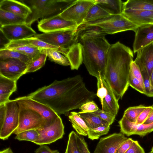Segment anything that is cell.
Here are the masks:
<instances>
[{"mask_svg": "<svg viewBox=\"0 0 153 153\" xmlns=\"http://www.w3.org/2000/svg\"><path fill=\"white\" fill-rule=\"evenodd\" d=\"M128 138L121 133H114L101 138L94 153H116L120 145Z\"/></svg>", "mask_w": 153, "mask_h": 153, "instance_id": "obj_15", "label": "cell"}, {"mask_svg": "<svg viewBox=\"0 0 153 153\" xmlns=\"http://www.w3.org/2000/svg\"><path fill=\"white\" fill-rule=\"evenodd\" d=\"M98 108L96 103L93 100L87 102L83 104L79 108L81 113H93L98 110Z\"/></svg>", "mask_w": 153, "mask_h": 153, "instance_id": "obj_43", "label": "cell"}, {"mask_svg": "<svg viewBox=\"0 0 153 153\" xmlns=\"http://www.w3.org/2000/svg\"><path fill=\"white\" fill-rule=\"evenodd\" d=\"M92 113L107 122L110 125H111L113 123L116 117L113 114L105 112L100 108Z\"/></svg>", "mask_w": 153, "mask_h": 153, "instance_id": "obj_42", "label": "cell"}, {"mask_svg": "<svg viewBox=\"0 0 153 153\" xmlns=\"http://www.w3.org/2000/svg\"><path fill=\"white\" fill-rule=\"evenodd\" d=\"M95 3L94 0H75L59 14L62 18L82 25L90 7Z\"/></svg>", "mask_w": 153, "mask_h": 153, "instance_id": "obj_10", "label": "cell"}, {"mask_svg": "<svg viewBox=\"0 0 153 153\" xmlns=\"http://www.w3.org/2000/svg\"><path fill=\"white\" fill-rule=\"evenodd\" d=\"M153 123V109L149 114L147 119L143 123L148 124Z\"/></svg>", "mask_w": 153, "mask_h": 153, "instance_id": "obj_50", "label": "cell"}, {"mask_svg": "<svg viewBox=\"0 0 153 153\" xmlns=\"http://www.w3.org/2000/svg\"><path fill=\"white\" fill-rule=\"evenodd\" d=\"M0 153H13L10 148H8L2 151H1Z\"/></svg>", "mask_w": 153, "mask_h": 153, "instance_id": "obj_51", "label": "cell"}, {"mask_svg": "<svg viewBox=\"0 0 153 153\" xmlns=\"http://www.w3.org/2000/svg\"><path fill=\"white\" fill-rule=\"evenodd\" d=\"M134 140L131 138H128L119 147L116 153H125L131 146Z\"/></svg>", "mask_w": 153, "mask_h": 153, "instance_id": "obj_48", "label": "cell"}, {"mask_svg": "<svg viewBox=\"0 0 153 153\" xmlns=\"http://www.w3.org/2000/svg\"><path fill=\"white\" fill-rule=\"evenodd\" d=\"M75 0H21L31 9L32 12L27 17L26 24L30 26L40 18L44 19L59 14Z\"/></svg>", "mask_w": 153, "mask_h": 153, "instance_id": "obj_4", "label": "cell"}, {"mask_svg": "<svg viewBox=\"0 0 153 153\" xmlns=\"http://www.w3.org/2000/svg\"><path fill=\"white\" fill-rule=\"evenodd\" d=\"M39 134L35 130L24 131L17 134L15 139L19 141H27L34 143L39 138Z\"/></svg>", "mask_w": 153, "mask_h": 153, "instance_id": "obj_36", "label": "cell"}, {"mask_svg": "<svg viewBox=\"0 0 153 153\" xmlns=\"http://www.w3.org/2000/svg\"><path fill=\"white\" fill-rule=\"evenodd\" d=\"M133 53L129 47L120 42L111 45L108 52L104 79L118 100L129 86L128 76Z\"/></svg>", "mask_w": 153, "mask_h": 153, "instance_id": "obj_2", "label": "cell"}, {"mask_svg": "<svg viewBox=\"0 0 153 153\" xmlns=\"http://www.w3.org/2000/svg\"><path fill=\"white\" fill-rule=\"evenodd\" d=\"M82 45L83 62L89 74L104 79L108 52L111 45L105 36H82L77 39Z\"/></svg>", "mask_w": 153, "mask_h": 153, "instance_id": "obj_3", "label": "cell"}, {"mask_svg": "<svg viewBox=\"0 0 153 153\" xmlns=\"http://www.w3.org/2000/svg\"><path fill=\"white\" fill-rule=\"evenodd\" d=\"M110 128V126H101L90 128L88 132V138L92 140H97L101 136L106 134Z\"/></svg>", "mask_w": 153, "mask_h": 153, "instance_id": "obj_38", "label": "cell"}, {"mask_svg": "<svg viewBox=\"0 0 153 153\" xmlns=\"http://www.w3.org/2000/svg\"><path fill=\"white\" fill-rule=\"evenodd\" d=\"M0 31L10 42L31 37L36 34L31 27L26 24L1 26Z\"/></svg>", "mask_w": 153, "mask_h": 153, "instance_id": "obj_14", "label": "cell"}, {"mask_svg": "<svg viewBox=\"0 0 153 153\" xmlns=\"http://www.w3.org/2000/svg\"><path fill=\"white\" fill-rule=\"evenodd\" d=\"M18 103L19 105V124L13 134H17L28 130H36L46 123L45 120L38 113Z\"/></svg>", "mask_w": 153, "mask_h": 153, "instance_id": "obj_9", "label": "cell"}, {"mask_svg": "<svg viewBox=\"0 0 153 153\" xmlns=\"http://www.w3.org/2000/svg\"><path fill=\"white\" fill-rule=\"evenodd\" d=\"M123 9L153 11V0H128L123 2Z\"/></svg>", "mask_w": 153, "mask_h": 153, "instance_id": "obj_28", "label": "cell"}, {"mask_svg": "<svg viewBox=\"0 0 153 153\" xmlns=\"http://www.w3.org/2000/svg\"><path fill=\"white\" fill-rule=\"evenodd\" d=\"M110 15L105 10L95 3L89 10L83 24L100 20Z\"/></svg>", "mask_w": 153, "mask_h": 153, "instance_id": "obj_29", "label": "cell"}, {"mask_svg": "<svg viewBox=\"0 0 153 153\" xmlns=\"http://www.w3.org/2000/svg\"><path fill=\"white\" fill-rule=\"evenodd\" d=\"M17 89V81L0 75V105L5 104Z\"/></svg>", "mask_w": 153, "mask_h": 153, "instance_id": "obj_23", "label": "cell"}, {"mask_svg": "<svg viewBox=\"0 0 153 153\" xmlns=\"http://www.w3.org/2000/svg\"><path fill=\"white\" fill-rule=\"evenodd\" d=\"M130 72L135 77L138 79L144 84L141 72L139 67L135 63L134 61H133L131 63Z\"/></svg>", "mask_w": 153, "mask_h": 153, "instance_id": "obj_45", "label": "cell"}, {"mask_svg": "<svg viewBox=\"0 0 153 153\" xmlns=\"http://www.w3.org/2000/svg\"><path fill=\"white\" fill-rule=\"evenodd\" d=\"M0 10L26 18L31 10L27 5L20 1L2 0L0 3Z\"/></svg>", "mask_w": 153, "mask_h": 153, "instance_id": "obj_21", "label": "cell"}, {"mask_svg": "<svg viewBox=\"0 0 153 153\" xmlns=\"http://www.w3.org/2000/svg\"><path fill=\"white\" fill-rule=\"evenodd\" d=\"M76 134L78 144L81 153H90L84 137L77 133Z\"/></svg>", "mask_w": 153, "mask_h": 153, "instance_id": "obj_46", "label": "cell"}, {"mask_svg": "<svg viewBox=\"0 0 153 153\" xmlns=\"http://www.w3.org/2000/svg\"><path fill=\"white\" fill-rule=\"evenodd\" d=\"M140 70H145L150 76L153 69V43L137 52L134 61Z\"/></svg>", "mask_w": 153, "mask_h": 153, "instance_id": "obj_19", "label": "cell"}, {"mask_svg": "<svg viewBox=\"0 0 153 153\" xmlns=\"http://www.w3.org/2000/svg\"><path fill=\"white\" fill-rule=\"evenodd\" d=\"M153 109V106H147L138 116L136 123L138 124H143L147 118L149 114Z\"/></svg>", "mask_w": 153, "mask_h": 153, "instance_id": "obj_44", "label": "cell"}, {"mask_svg": "<svg viewBox=\"0 0 153 153\" xmlns=\"http://www.w3.org/2000/svg\"><path fill=\"white\" fill-rule=\"evenodd\" d=\"M150 80L152 87L153 89V69L150 76Z\"/></svg>", "mask_w": 153, "mask_h": 153, "instance_id": "obj_52", "label": "cell"}, {"mask_svg": "<svg viewBox=\"0 0 153 153\" xmlns=\"http://www.w3.org/2000/svg\"><path fill=\"white\" fill-rule=\"evenodd\" d=\"M64 129L62 119L59 116L52 122L46 124L36 130L39 136L34 143L41 145L53 143L63 137Z\"/></svg>", "mask_w": 153, "mask_h": 153, "instance_id": "obj_8", "label": "cell"}, {"mask_svg": "<svg viewBox=\"0 0 153 153\" xmlns=\"http://www.w3.org/2000/svg\"><path fill=\"white\" fill-rule=\"evenodd\" d=\"M65 152L66 153H81L78 144L76 132L72 131L69 134Z\"/></svg>", "mask_w": 153, "mask_h": 153, "instance_id": "obj_37", "label": "cell"}, {"mask_svg": "<svg viewBox=\"0 0 153 153\" xmlns=\"http://www.w3.org/2000/svg\"><path fill=\"white\" fill-rule=\"evenodd\" d=\"M82 25L100 27L105 30L107 35L114 34L128 30H132L135 32L139 26L124 16L122 14L111 15L106 18L84 23Z\"/></svg>", "mask_w": 153, "mask_h": 153, "instance_id": "obj_5", "label": "cell"}, {"mask_svg": "<svg viewBox=\"0 0 153 153\" xmlns=\"http://www.w3.org/2000/svg\"><path fill=\"white\" fill-rule=\"evenodd\" d=\"M14 58L19 59L28 65L33 59L29 57L18 52L11 50L3 48L0 50V59Z\"/></svg>", "mask_w": 153, "mask_h": 153, "instance_id": "obj_32", "label": "cell"}, {"mask_svg": "<svg viewBox=\"0 0 153 153\" xmlns=\"http://www.w3.org/2000/svg\"><path fill=\"white\" fill-rule=\"evenodd\" d=\"M148 153H150V152H148Z\"/></svg>", "mask_w": 153, "mask_h": 153, "instance_id": "obj_54", "label": "cell"}, {"mask_svg": "<svg viewBox=\"0 0 153 153\" xmlns=\"http://www.w3.org/2000/svg\"><path fill=\"white\" fill-rule=\"evenodd\" d=\"M140 70L142 74L145 89L144 94L149 97H153V89L151 84L149 75L146 70Z\"/></svg>", "mask_w": 153, "mask_h": 153, "instance_id": "obj_39", "label": "cell"}, {"mask_svg": "<svg viewBox=\"0 0 153 153\" xmlns=\"http://www.w3.org/2000/svg\"><path fill=\"white\" fill-rule=\"evenodd\" d=\"M57 150H53L46 145H40L35 151V153H59Z\"/></svg>", "mask_w": 153, "mask_h": 153, "instance_id": "obj_49", "label": "cell"}, {"mask_svg": "<svg viewBox=\"0 0 153 153\" xmlns=\"http://www.w3.org/2000/svg\"><path fill=\"white\" fill-rule=\"evenodd\" d=\"M65 56L68 60L71 70L78 69L83 61L82 47L80 42L73 45Z\"/></svg>", "mask_w": 153, "mask_h": 153, "instance_id": "obj_24", "label": "cell"}, {"mask_svg": "<svg viewBox=\"0 0 153 153\" xmlns=\"http://www.w3.org/2000/svg\"><path fill=\"white\" fill-rule=\"evenodd\" d=\"M68 118L76 133L82 136H88L89 128L77 112H71L68 116Z\"/></svg>", "mask_w": 153, "mask_h": 153, "instance_id": "obj_26", "label": "cell"}, {"mask_svg": "<svg viewBox=\"0 0 153 153\" xmlns=\"http://www.w3.org/2000/svg\"><path fill=\"white\" fill-rule=\"evenodd\" d=\"M77 113L84 121L89 129L101 126H110L107 122L92 113H82L79 112Z\"/></svg>", "mask_w": 153, "mask_h": 153, "instance_id": "obj_30", "label": "cell"}, {"mask_svg": "<svg viewBox=\"0 0 153 153\" xmlns=\"http://www.w3.org/2000/svg\"><path fill=\"white\" fill-rule=\"evenodd\" d=\"M121 133L128 136L137 135L144 137L153 131V123L148 124L133 123L123 116L119 122Z\"/></svg>", "mask_w": 153, "mask_h": 153, "instance_id": "obj_17", "label": "cell"}, {"mask_svg": "<svg viewBox=\"0 0 153 153\" xmlns=\"http://www.w3.org/2000/svg\"><path fill=\"white\" fill-rule=\"evenodd\" d=\"M27 66L26 63L18 59H0V75L17 81L25 74Z\"/></svg>", "mask_w": 153, "mask_h": 153, "instance_id": "obj_12", "label": "cell"}, {"mask_svg": "<svg viewBox=\"0 0 153 153\" xmlns=\"http://www.w3.org/2000/svg\"><path fill=\"white\" fill-rule=\"evenodd\" d=\"M150 152V153H153V147L152 148L151 151Z\"/></svg>", "mask_w": 153, "mask_h": 153, "instance_id": "obj_53", "label": "cell"}, {"mask_svg": "<svg viewBox=\"0 0 153 153\" xmlns=\"http://www.w3.org/2000/svg\"><path fill=\"white\" fill-rule=\"evenodd\" d=\"M16 99L19 103L35 111L40 115L46 121V124L52 122L59 116L48 106L32 99L27 96L19 97Z\"/></svg>", "mask_w": 153, "mask_h": 153, "instance_id": "obj_13", "label": "cell"}, {"mask_svg": "<svg viewBox=\"0 0 153 153\" xmlns=\"http://www.w3.org/2000/svg\"><path fill=\"white\" fill-rule=\"evenodd\" d=\"M146 107L143 105L129 107L125 111L123 116L130 122L136 123L138 116Z\"/></svg>", "mask_w": 153, "mask_h": 153, "instance_id": "obj_34", "label": "cell"}, {"mask_svg": "<svg viewBox=\"0 0 153 153\" xmlns=\"http://www.w3.org/2000/svg\"><path fill=\"white\" fill-rule=\"evenodd\" d=\"M94 1L110 15L122 14L123 2L121 0H94Z\"/></svg>", "mask_w": 153, "mask_h": 153, "instance_id": "obj_25", "label": "cell"}, {"mask_svg": "<svg viewBox=\"0 0 153 153\" xmlns=\"http://www.w3.org/2000/svg\"><path fill=\"white\" fill-rule=\"evenodd\" d=\"M26 18L0 10V24L1 26L26 24Z\"/></svg>", "mask_w": 153, "mask_h": 153, "instance_id": "obj_27", "label": "cell"}, {"mask_svg": "<svg viewBox=\"0 0 153 153\" xmlns=\"http://www.w3.org/2000/svg\"><path fill=\"white\" fill-rule=\"evenodd\" d=\"M135 32L133 46L134 53L153 43V24L139 26Z\"/></svg>", "mask_w": 153, "mask_h": 153, "instance_id": "obj_16", "label": "cell"}, {"mask_svg": "<svg viewBox=\"0 0 153 153\" xmlns=\"http://www.w3.org/2000/svg\"><path fill=\"white\" fill-rule=\"evenodd\" d=\"M97 96L86 88L80 75L58 81L29 94L30 98L48 106L58 115L68 116L69 112L79 108Z\"/></svg>", "mask_w": 153, "mask_h": 153, "instance_id": "obj_1", "label": "cell"}, {"mask_svg": "<svg viewBox=\"0 0 153 153\" xmlns=\"http://www.w3.org/2000/svg\"><path fill=\"white\" fill-rule=\"evenodd\" d=\"M39 30L43 33L77 29L78 26L73 21L65 19L59 14L51 17L42 19L38 23Z\"/></svg>", "mask_w": 153, "mask_h": 153, "instance_id": "obj_11", "label": "cell"}, {"mask_svg": "<svg viewBox=\"0 0 153 153\" xmlns=\"http://www.w3.org/2000/svg\"><path fill=\"white\" fill-rule=\"evenodd\" d=\"M128 83L129 86L140 93L144 94L145 89L143 84L135 77L129 71L128 76Z\"/></svg>", "mask_w": 153, "mask_h": 153, "instance_id": "obj_40", "label": "cell"}, {"mask_svg": "<svg viewBox=\"0 0 153 153\" xmlns=\"http://www.w3.org/2000/svg\"><path fill=\"white\" fill-rule=\"evenodd\" d=\"M122 14L138 26L153 24V11L123 9Z\"/></svg>", "mask_w": 153, "mask_h": 153, "instance_id": "obj_18", "label": "cell"}, {"mask_svg": "<svg viewBox=\"0 0 153 153\" xmlns=\"http://www.w3.org/2000/svg\"><path fill=\"white\" fill-rule=\"evenodd\" d=\"M41 52L46 54L51 61L63 66L70 65L67 58L58 51L49 49H40Z\"/></svg>", "mask_w": 153, "mask_h": 153, "instance_id": "obj_31", "label": "cell"}, {"mask_svg": "<svg viewBox=\"0 0 153 153\" xmlns=\"http://www.w3.org/2000/svg\"><path fill=\"white\" fill-rule=\"evenodd\" d=\"M6 114L3 122L0 124V138L6 140L18 128L19 124V105L16 99L5 103Z\"/></svg>", "mask_w": 153, "mask_h": 153, "instance_id": "obj_7", "label": "cell"}, {"mask_svg": "<svg viewBox=\"0 0 153 153\" xmlns=\"http://www.w3.org/2000/svg\"><path fill=\"white\" fill-rule=\"evenodd\" d=\"M9 49L19 52L32 58L33 60L38 57L41 53L39 48L29 46H20Z\"/></svg>", "mask_w": 153, "mask_h": 153, "instance_id": "obj_33", "label": "cell"}, {"mask_svg": "<svg viewBox=\"0 0 153 153\" xmlns=\"http://www.w3.org/2000/svg\"><path fill=\"white\" fill-rule=\"evenodd\" d=\"M22 46H29L39 49H49L56 50L65 56L66 53L61 48L47 44L34 37L10 42L3 48L9 49ZM2 48V49H3Z\"/></svg>", "mask_w": 153, "mask_h": 153, "instance_id": "obj_20", "label": "cell"}, {"mask_svg": "<svg viewBox=\"0 0 153 153\" xmlns=\"http://www.w3.org/2000/svg\"><path fill=\"white\" fill-rule=\"evenodd\" d=\"M77 30H66L36 34L34 37L47 44L61 48L66 55L70 48L78 42L76 37Z\"/></svg>", "mask_w": 153, "mask_h": 153, "instance_id": "obj_6", "label": "cell"}, {"mask_svg": "<svg viewBox=\"0 0 153 153\" xmlns=\"http://www.w3.org/2000/svg\"><path fill=\"white\" fill-rule=\"evenodd\" d=\"M97 96L99 98L101 105L102 103L103 100L107 94V90L104 85L101 76L97 78Z\"/></svg>", "mask_w": 153, "mask_h": 153, "instance_id": "obj_41", "label": "cell"}, {"mask_svg": "<svg viewBox=\"0 0 153 153\" xmlns=\"http://www.w3.org/2000/svg\"><path fill=\"white\" fill-rule=\"evenodd\" d=\"M65 153H66L65 152Z\"/></svg>", "mask_w": 153, "mask_h": 153, "instance_id": "obj_55", "label": "cell"}, {"mask_svg": "<svg viewBox=\"0 0 153 153\" xmlns=\"http://www.w3.org/2000/svg\"><path fill=\"white\" fill-rule=\"evenodd\" d=\"M125 153H145V151L138 141L134 140L131 146Z\"/></svg>", "mask_w": 153, "mask_h": 153, "instance_id": "obj_47", "label": "cell"}, {"mask_svg": "<svg viewBox=\"0 0 153 153\" xmlns=\"http://www.w3.org/2000/svg\"><path fill=\"white\" fill-rule=\"evenodd\" d=\"M102 81L107 90V94L103 100L102 110L116 116L119 108L118 100L117 99L110 85L103 78Z\"/></svg>", "mask_w": 153, "mask_h": 153, "instance_id": "obj_22", "label": "cell"}, {"mask_svg": "<svg viewBox=\"0 0 153 153\" xmlns=\"http://www.w3.org/2000/svg\"><path fill=\"white\" fill-rule=\"evenodd\" d=\"M47 57L46 54L41 52L39 56L28 65L25 74L36 71L42 68L45 65Z\"/></svg>", "mask_w": 153, "mask_h": 153, "instance_id": "obj_35", "label": "cell"}]
</instances>
